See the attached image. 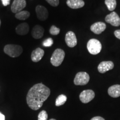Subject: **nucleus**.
<instances>
[{"label": "nucleus", "instance_id": "nucleus-13", "mask_svg": "<svg viewBox=\"0 0 120 120\" xmlns=\"http://www.w3.org/2000/svg\"><path fill=\"white\" fill-rule=\"evenodd\" d=\"M45 52L42 49L40 48H37L34 51H33L31 54V60L33 62H37L40 61L43 56H44Z\"/></svg>", "mask_w": 120, "mask_h": 120}, {"label": "nucleus", "instance_id": "nucleus-4", "mask_svg": "<svg viewBox=\"0 0 120 120\" xmlns=\"http://www.w3.org/2000/svg\"><path fill=\"white\" fill-rule=\"evenodd\" d=\"M87 48L90 53L96 55L101 52L102 45L98 40L92 38L88 41L87 45Z\"/></svg>", "mask_w": 120, "mask_h": 120}, {"label": "nucleus", "instance_id": "nucleus-3", "mask_svg": "<svg viewBox=\"0 0 120 120\" xmlns=\"http://www.w3.org/2000/svg\"><path fill=\"white\" fill-rule=\"evenodd\" d=\"M65 53L62 49H56L52 54L51 58V63L55 67H58L61 65L64 61Z\"/></svg>", "mask_w": 120, "mask_h": 120}, {"label": "nucleus", "instance_id": "nucleus-12", "mask_svg": "<svg viewBox=\"0 0 120 120\" xmlns=\"http://www.w3.org/2000/svg\"><path fill=\"white\" fill-rule=\"evenodd\" d=\"M91 30L94 34H101L106 28V25L103 22H97L91 25Z\"/></svg>", "mask_w": 120, "mask_h": 120}, {"label": "nucleus", "instance_id": "nucleus-25", "mask_svg": "<svg viewBox=\"0 0 120 120\" xmlns=\"http://www.w3.org/2000/svg\"><path fill=\"white\" fill-rule=\"evenodd\" d=\"M114 34H115L116 38L120 40V30H117L115 31V32H114Z\"/></svg>", "mask_w": 120, "mask_h": 120}, {"label": "nucleus", "instance_id": "nucleus-5", "mask_svg": "<svg viewBox=\"0 0 120 120\" xmlns=\"http://www.w3.org/2000/svg\"><path fill=\"white\" fill-rule=\"evenodd\" d=\"M90 76L85 72H79L76 74L74 79V83L77 86H83L88 83Z\"/></svg>", "mask_w": 120, "mask_h": 120}, {"label": "nucleus", "instance_id": "nucleus-16", "mask_svg": "<svg viewBox=\"0 0 120 120\" xmlns=\"http://www.w3.org/2000/svg\"><path fill=\"white\" fill-rule=\"evenodd\" d=\"M29 25L27 23L19 24L16 28V33L19 35H26L29 32Z\"/></svg>", "mask_w": 120, "mask_h": 120}, {"label": "nucleus", "instance_id": "nucleus-24", "mask_svg": "<svg viewBox=\"0 0 120 120\" xmlns=\"http://www.w3.org/2000/svg\"><path fill=\"white\" fill-rule=\"evenodd\" d=\"M52 6L56 7L59 4V0H46Z\"/></svg>", "mask_w": 120, "mask_h": 120}, {"label": "nucleus", "instance_id": "nucleus-22", "mask_svg": "<svg viewBox=\"0 0 120 120\" xmlns=\"http://www.w3.org/2000/svg\"><path fill=\"white\" fill-rule=\"evenodd\" d=\"M49 32L52 35H57L60 34V29L59 28H57L54 25L51 27L50 29H49Z\"/></svg>", "mask_w": 120, "mask_h": 120}, {"label": "nucleus", "instance_id": "nucleus-2", "mask_svg": "<svg viewBox=\"0 0 120 120\" xmlns=\"http://www.w3.org/2000/svg\"><path fill=\"white\" fill-rule=\"evenodd\" d=\"M22 47L19 45H7L4 46V52L11 57H17L22 53Z\"/></svg>", "mask_w": 120, "mask_h": 120}, {"label": "nucleus", "instance_id": "nucleus-30", "mask_svg": "<svg viewBox=\"0 0 120 120\" xmlns=\"http://www.w3.org/2000/svg\"><path fill=\"white\" fill-rule=\"evenodd\" d=\"M0 26H1V20H0Z\"/></svg>", "mask_w": 120, "mask_h": 120}, {"label": "nucleus", "instance_id": "nucleus-20", "mask_svg": "<svg viewBox=\"0 0 120 120\" xmlns=\"http://www.w3.org/2000/svg\"><path fill=\"white\" fill-rule=\"evenodd\" d=\"M67 99L66 96L64 95V94H61V95L58 96L57 98H56L55 105L56 106H62L67 101Z\"/></svg>", "mask_w": 120, "mask_h": 120}, {"label": "nucleus", "instance_id": "nucleus-21", "mask_svg": "<svg viewBox=\"0 0 120 120\" xmlns=\"http://www.w3.org/2000/svg\"><path fill=\"white\" fill-rule=\"evenodd\" d=\"M48 115L46 111L43 110L38 115V120H47Z\"/></svg>", "mask_w": 120, "mask_h": 120}, {"label": "nucleus", "instance_id": "nucleus-17", "mask_svg": "<svg viewBox=\"0 0 120 120\" xmlns=\"http://www.w3.org/2000/svg\"><path fill=\"white\" fill-rule=\"evenodd\" d=\"M108 94L111 97L117 98L120 96V85H115L109 87L108 90Z\"/></svg>", "mask_w": 120, "mask_h": 120}, {"label": "nucleus", "instance_id": "nucleus-6", "mask_svg": "<svg viewBox=\"0 0 120 120\" xmlns=\"http://www.w3.org/2000/svg\"><path fill=\"white\" fill-rule=\"evenodd\" d=\"M95 94L91 90H84L79 94L80 101L83 103H87L94 98Z\"/></svg>", "mask_w": 120, "mask_h": 120}, {"label": "nucleus", "instance_id": "nucleus-7", "mask_svg": "<svg viewBox=\"0 0 120 120\" xmlns=\"http://www.w3.org/2000/svg\"><path fill=\"white\" fill-rule=\"evenodd\" d=\"M105 21L112 26L118 27L120 25V17L115 12H112L105 17Z\"/></svg>", "mask_w": 120, "mask_h": 120}, {"label": "nucleus", "instance_id": "nucleus-1", "mask_svg": "<svg viewBox=\"0 0 120 120\" xmlns=\"http://www.w3.org/2000/svg\"><path fill=\"white\" fill-rule=\"evenodd\" d=\"M50 90L42 83H37L28 91L26 100L30 109L38 110L50 95Z\"/></svg>", "mask_w": 120, "mask_h": 120}, {"label": "nucleus", "instance_id": "nucleus-18", "mask_svg": "<svg viewBox=\"0 0 120 120\" xmlns=\"http://www.w3.org/2000/svg\"><path fill=\"white\" fill-rule=\"evenodd\" d=\"M30 13L28 11H22L16 13L15 17L16 19H20V20H25L30 17Z\"/></svg>", "mask_w": 120, "mask_h": 120}, {"label": "nucleus", "instance_id": "nucleus-14", "mask_svg": "<svg viewBox=\"0 0 120 120\" xmlns=\"http://www.w3.org/2000/svg\"><path fill=\"white\" fill-rule=\"evenodd\" d=\"M45 30L40 25H36L33 28L32 31V35L34 38L39 39L43 37Z\"/></svg>", "mask_w": 120, "mask_h": 120}, {"label": "nucleus", "instance_id": "nucleus-8", "mask_svg": "<svg viewBox=\"0 0 120 120\" xmlns=\"http://www.w3.org/2000/svg\"><path fill=\"white\" fill-rule=\"evenodd\" d=\"M65 42L69 47H75L77 44V40L75 33L72 31H68L66 34Z\"/></svg>", "mask_w": 120, "mask_h": 120}, {"label": "nucleus", "instance_id": "nucleus-26", "mask_svg": "<svg viewBox=\"0 0 120 120\" xmlns=\"http://www.w3.org/2000/svg\"><path fill=\"white\" fill-rule=\"evenodd\" d=\"M1 1L4 6H7L10 3V0H1Z\"/></svg>", "mask_w": 120, "mask_h": 120}, {"label": "nucleus", "instance_id": "nucleus-10", "mask_svg": "<svg viewBox=\"0 0 120 120\" xmlns=\"http://www.w3.org/2000/svg\"><path fill=\"white\" fill-rule=\"evenodd\" d=\"M36 12L38 19L45 21L49 17V12L46 7L41 5H38L36 7Z\"/></svg>", "mask_w": 120, "mask_h": 120}, {"label": "nucleus", "instance_id": "nucleus-15", "mask_svg": "<svg viewBox=\"0 0 120 120\" xmlns=\"http://www.w3.org/2000/svg\"><path fill=\"white\" fill-rule=\"evenodd\" d=\"M66 3L67 6L72 9L82 8L85 5V2L83 0H67Z\"/></svg>", "mask_w": 120, "mask_h": 120}, {"label": "nucleus", "instance_id": "nucleus-23", "mask_svg": "<svg viewBox=\"0 0 120 120\" xmlns=\"http://www.w3.org/2000/svg\"><path fill=\"white\" fill-rule=\"evenodd\" d=\"M53 43V41L52 38H49L45 40L43 42V45L45 47H51Z\"/></svg>", "mask_w": 120, "mask_h": 120}, {"label": "nucleus", "instance_id": "nucleus-28", "mask_svg": "<svg viewBox=\"0 0 120 120\" xmlns=\"http://www.w3.org/2000/svg\"><path fill=\"white\" fill-rule=\"evenodd\" d=\"M5 120V116L2 113L0 112V120Z\"/></svg>", "mask_w": 120, "mask_h": 120}, {"label": "nucleus", "instance_id": "nucleus-11", "mask_svg": "<svg viewBox=\"0 0 120 120\" xmlns=\"http://www.w3.org/2000/svg\"><path fill=\"white\" fill-rule=\"evenodd\" d=\"M114 64L112 61H102L98 66V71L99 72L104 73L108 71L113 69Z\"/></svg>", "mask_w": 120, "mask_h": 120}, {"label": "nucleus", "instance_id": "nucleus-9", "mask_svg": "<svg viewBox=\"0 0 120 120\" xmlns=\"http://www.w3.org/2000/svg\"><path fill=\"white\" fill-rule=\"evenodd\" d=\"M26 2L25 0H14L11 6V11L13 13H17L26 7Z\"/></svg>", "mask_w": 120, "mask_h": 120}, {"label": "nucleus", "instance_id": "nucleus-27", "mask_svg": "<svg viewBox=\"0 0 120 120\" xmlns=\"http://www.w3.org/2000/svg\"><path fill=\"white\" fill-rule=\"evenodd\" d=\"M91 120H105L104 118L100 116H96L93 117Z\"/></svg>", "mask_w": 120, "mask_h": 120}, {"label": "nucleus", "instance_id": "nucleus-19", "mask_svg": "<svg viewBox=\"0 0 120 120\" xmlns=\"http://www.w3.org/2000/svg\"><path fill=\"white\" fill-rule=\"evenodd\" d=\"M105 3L109 11H112L116 8L117 5L116 0H105Z\"/></svg>", "mask_w": 120, "mask_h": 120}, {"label": "nucleus", "instance_id": "nucleus-29", "mask_svg": "<svg viewBox=\"0 0 120 120\" xmlns=\"http://www.w3.org/2000/svg\"><path fill=\"white\" fill-rule=\"evenodd\" d=\"M49 120H55V119H54V118H51V119H50Z\"/></svg>", "mask_w": 120, "mask_h": 120}]
</instances>
